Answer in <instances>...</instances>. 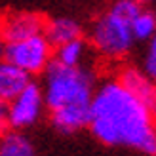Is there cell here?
I'll return each instance as SVG.
<instances>
[{
	"label": "cell",
	"mask_w": 156,
	"mask_h": 156,
	"mask_svg": "<svg viewBox=\"0 0 156 156\" xmlns=\"http://www.w3.org/2000/svg\"><path fill=\"white\" fill-rule=\"evenodd\" d=\"M44 25L46 19L34 12H13L0 21V34L6 42H15L44 33Z\"/></svg>",
	"instance_id": "6"
},
{
	"label": "cell",
	"mask_w": 156,
	"mask_h": 156,
	"mask_svg": "<svg viewBox=\"0 0 156 156\" xmlns=\"http://www.w3.org/2000/svg\"><path fill=\"white\" fill-rule=\"evenodd\" d=\"M90 48H91L90 42L84 36H80V38H74V40L55 46L53 59L69 67H80V65H86V61H88Z\"/></svg>",
	"instance_id": "10"
},
{
	"label": "cell",
	"mask_w": 156,
	"mask_h": 156,
	"mask_svg": "<svg viewBox=\"0 0 156 156\" xmlns=\"http://www.w3.org/2000/svg\"><path fill=\"white\" fill-rule=\"evenodd\" d=\"M10 129V120H8V101L0 99V135H4Z\"/></svg>",
	"instance_id": "14"
},
{
	"label": "cell",
	"mask_w": 156,
	"mask_h": 156,
	"mask_svg": "<svg viewBox=\"0 0 156 156\" xmlns=\"http://www.w3.org/2000/svg\"><path fill=\"white\" fill-rule=\"evenodd\" d=\"M30 80H33V76L27 74L17 65H13L12 61H0V99L12 101Z\"/></svg>",
	"instance_id": "9"
},
{
	"label": "cell",
	"mask_w": 156,
	"mask_h": 156,
	"mask_svg": "<svg viewBox=\"0 0 156 156\" xmlns=\"http://www.w3.org/2000/svg\"><path fill=\"white\" fill-rule=\"evenodd\" d=\"M53 44L46 38L44 33L23 38V40L8 42L6 59L23 69L27 74H42L53 61Z\"/></svg>",
	"instance_id": "4"
},
{
	"label": "cell",
	"mask_w": 156,
	"mask_h": 156,
	"mask_svg": "<svg viewBox=\"0 0 156 156\" xmlns=\"http://www.w3.org/2000/svg\"><path fill=\"white\" fill-rule=\"evenodd\" d=\"M6 46H8V42H6V38L0 34V61L2 59H6Z\"/></svg>",
	"instance_id": "15"
},
{
	"label": "cell",
	"mask_w": 156,
	"mask_h": 156,
	"mask_svg": "<svg viewBox=\"0 0 156 156\" xmlns=\"http://www.w3.org/2000/svg\"><path fill=\"white\" fill-rule=\"evenodd\" d=\"M88 129L107 147H124L156 156V116L118 78L97 84Z\"/></svg>",
	"instance_id": "1"
},
{
	"label": "cell",
	"mask_w": 156,
	"mask_h": 156,
	"mask_svg": "<svg viewBox=\"0 0 156 156\" xmlns=\"http://www.w3.org/2000/svg\"><path fill=\"white\" fill-rule=\"evenodd\" d=\"M141 8L143 6L137 0H112L90 27L88 42L93 51L108 61L126 59L135 46L131 19Z\"/></svg>",
	"instance_id": "3"
},
{
	"label": "cell",
	"mask_w": 156,
	"mask_h": 156,
	"mask_svg": "<svg viewBox=\"0 0 156 156\" xmlns=\"http://www.w3.org/2000/svg\"><path fill=\"white\" fill-rule=\"evenodd\" d=\"M141 69L156 84V34L147 42V50H145V55H143V67Z\"/></svg>",
	"instance_id": "13"
},
{
	"label": "cell",
	"mask_w": 156,
	"mask_h": 156,
	"mask_svg": "<svg viewBox=\"0 0 156 156\" xmlns=\"http://www.w3.org/2000/svg\"><path fill=\"white\" fill-rule=\"evenodd\" d=\"M44 34L53 44V48H55L59 44H65L69 40L80 38L84 34V27H82V23L78 19H74V17L59 15V17H53L50 21H46Z\"/></svg>",
	"instance_id": "8"
},
{
	"label": "cell",
	"mask_w": 156,
	"mask_h": 156,
	"mask_svg": "<svg viewBox=\"0 0 156 156\" xmlns=\"http://www.w3.org/2000/svg\"><path fill=\"white\" fill-rule=\"evenodd\" d=\"M95 88L97 78L88 65L69 67L55 59L48 65L42 73V91L55 131L73 135L88 128Z\"/></svg>",
	"instance_id": "2"
},
{
	"label": "cell",
	"mask_w": 156,
	"mask_h": 156,
	"mask_svg": "<svg viewBox=\"0 0 156 156\" xmlns=\"http://www.w3.org/2000/svg\"><path fill=\"white\" fill-rule=\"evenodd\" d=\"M0 156H36L33 141L19 129H8L0 135Z\"/></svg>",
	"instance_id": "11"
},
{
	"label": "cell",
	"mask_w": 156,
	"mask_h": 156,
	"mask_svg": "<svg viewBox=\"0 0 156 156\" xmlns=\"http://www.w3.org/2000/svg\"><path fill=\"white\" fill-rule=\"evenodd\" d=\"M131 33L135 42H149L156 34V8H141L131 19Z\"/></svg>",
	"instance_id": "12"
},
{
	"label": "cell",
	"mask_w": 156,
	"mask_h": 156,
	"mask_svg": "<svg viewBox=\"0 0 156 156\" xmlns=\"http://www.w3.org/2000/svg\"><path fill=\"white\" fill-rule=\"evenodd\" d=\"M46 108L42 86L30 80L12 101H8V120L10 129H27L42 118Z\"/></svg>",
	"instance_id": "5"
},
{
	"label": "cell",
	"mask_w": 156,
	"mask_h": 156,
	"mask_svg": "<svg viewBox=\"0 0 156 156\" xmlns=\"http://www.w3.org/2000/svg\"><path fill=\"white\" fill-rule=\"evenodd\" d=\"M116 78H118L135 97L141 99L152 111V114L156 116V84L143 69L133 67V65L122 67Z\"/></svg>",
	"instance_id": "7"
},
{
	"label": "cell",
	"mask_w": 156,
	"mask_h": 156,
	"mask_svg": "<svg viewBox=\"0 0 156 156\" xmlns=\"http://www.w3.org/2000/svg\"><path fill=\"white\" fill-rule=\"evenodd\" d=\"M137 2L145 8H156V0H137Z\"/></svg>",
	"instance_id": "16"
}]
</instances>
